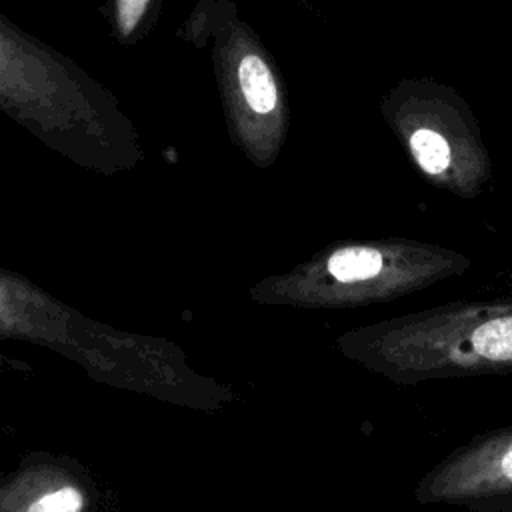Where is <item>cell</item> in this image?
<instances>
[{
  "mask_svg": "<svg viewBox=\"0 0 512 512\" xmlns=\"http://www.w3.org/2000/svg\"><path fill=\"white\" fill-rule=\"evenodd\" d=\"M348 354L394 384L512 372V296L470 302L398 326Z\"/></svg>",
  "mask_w": 512,
  "mask_h": 512,
  "instance_id": "1",
  "label": "cell"
},
{
  "mask_svg": "<svg viewBox=\"0 0 512 512\" xmlns=\"http://www.w3.org/2000/svg\"><path fill=\"white\" fill-rule=\"evenodd\" d=\"M414 498L466 512H512V424L456 446L420 478Z\"/></svg>",
  "mask_w": 512,
  "mask_h": 512,
  "instance_id": "2",
  "label": "cell"
},
{
  "mask_svg": "<svg viewBox=\"0 0 512 512\" xmlns=\"http://www.w3.org/2000/svg\"><path fill=\"white\" fill-rule=\"evenodd\" d=\"M94 478L82 464L30 452L0 484V512H100Z\"/></svg>",
  "mask_w": 512,
  "mask_h": 512,
  "instance_id": "3",
  "label": "cell"
},
{
  "mask_svg": "<svg viewBox=\"0 0 512 512\" xmlns=\"http://www.w3.org/2000/svg\"><path fill=\"white\" fill-rule=\"evenodd\" d=\"M238 78L242 94L252 110L264 114L276 106V86L272 74L258 56L250 54L242 58Z\"/></svg>",
  "mask_w": 512,
  "mask_h": 512,
  "instance_id": "4",
  "label": "cell"
},
{
  "mask_svg": "<svg viewBox=\"0 0 512 512\" xmlns=\"http://www.w3.org/2000/svg\"><path fill=\"white\" fill-rule=\"evenodd\" d=\"M382 270V256L372 248H342L328 260V272L340 282H360Z\"/></svg>",
  "mask_w": 512,
  "mask_h": 512,
  "instance_id": "5",
  "label": "cell"
},
{
  "mask_svg": "<svg viewBox=\"0 0 512 512\" xmlns=\"http://www.w3.org/2000/svg\"><path fill=\"white\" fill-rule=\"evenodd\" d=\"M410 148L428 174H442L452 164V148L446 138L432 128H418L410 136Z\"/></svg>",
  "mask_w": 512,
  "mask_h": 512,
  "instance_id": "6",
  "label": "cell"
}]
</instances>
